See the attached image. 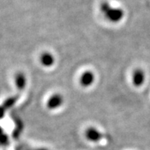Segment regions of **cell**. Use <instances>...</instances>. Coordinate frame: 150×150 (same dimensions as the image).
Segmentation results:
<instances>
[{"label": "cell", "mask_w": 150, "mask_h": 150, "mask_svg": "<svg viewBox=\"0 0 150 150\" xmlns=\"http://www.w3.org/2000/svg\"><path fill=\"white\" fill-rule=\"evenodd\" d=\"M64 97L60 93H54L47 100V107L51 110H55L63 105Z\"/></svg>", "instance_id": "obj_2"}, {"label": "cell", "mask_w": 150, "mask_h": 150, "mask_svg": "<svg viewBox=\"0 0 150 150\" xmlns=\"http://www.w3.org/2000/svg\"><path fill=\"white\" fill-rule=\"evenodd\" d=\"M4 116V109L0 107V118H2Z\"/></svg>", "instance_id": "obj_8"}, {"label": "cell", "mask_w": 150, "mask_h": 150, "mask_svg": "<svg viewBox=\"0 0 150 150\" xmlns=\"http://www.w3.org/2000/svg\"><path fill=\"white\" fill-rule=\"evenodd\" d=\"M16 86L19 90H23L26 85L25 76L22 73H18L16 75Z\"/></svg>", "instance_id": "obj_7"}, {"label": "cell", "mask_w": 150, "mask_h": 150, "mask_svg": "<svg viewBox=\"0 0 150 150\" xmlns=\"http://www.w3.org/2000/svg\"><path fill=\"white\" fill-rule=\"evenodd\" d=\"M95 81V74L93 71H85L81 74L79 78V82L81 87H89L93 84Z\"/></svg>", "instance_id": "obj_3"}, {"label": "cell", "mask_w": 150, "mask_h": 150, "mask_svg": "<svg viewBox=\"0 0 150 150\" xmlns=\"http://www.w3.org/2000/svg\"><path fill=\"white\" fill-rule=\"evenodd\" d=\"M40 63L45 67H51L55 63V58L53 54L48 52L42 53L39 57Z\"/></svg>", "instance_id": "obj_5"}, {"label": "cell", "mask_w": 150, "mask_h": 150, "mask_svg": "<svg viewBox=\"0 0 150 150\" xmlns=\"http://www.w3.org/2000/svg\"><path fill=\"white\" fill-rule=\"evenodd\" d=\"M85 136L87 140L91 142H98L102 139L103 135L97 129L94 127H89L85 131Z\"/></svg>", "instance_id": "obj_6"}, {"label": "cell", "mask_w": 150, "mask_h": 150, "mask_svg": "<svg viewBox=\"0 0 150 150\" xmlns=\"http://www.w3.org/2000/svg\"><path fill=\"white\" fill-rule=\"evenodd\" d=\"M132 78V82L135 87H140L146 81V73L141 68H137L133 71Z\"/></svg>", "instance_id": "obj_4"}, {"label": "cell", "mask_w": 150, "mask_h": 150, "mask_svg": "<svg viewBox=\"0 0 150 150\" xmlns=\"http://www.w3.org/2000/svg\"><path fill=\"white\" fill-rule=\"evenodd\" d=\"M100 11L108 21L114 23L120 22L125 15L124 11L122 8L113 7L107 2L101 3Z\"/></svg>", "instance_id": "obj_1"}]
</instances>
